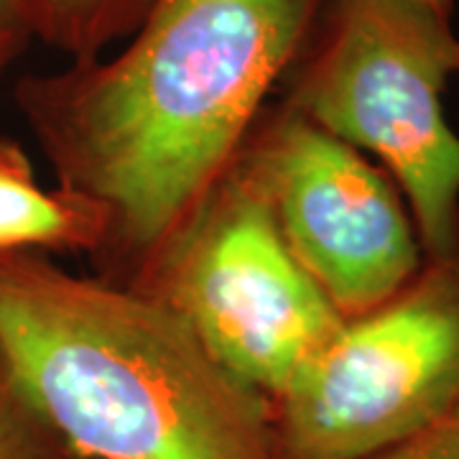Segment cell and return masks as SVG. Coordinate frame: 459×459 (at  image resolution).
Returning <instances> with one entry per match:
<instances>
[{
	"label": "cell",
	"instance_id": "obj_1",
	"mask_svg": "<svg viewBox=\"0 0 459 459\" xmlns=\"http://www.w3.org/2000/svg\"><path fill=\"white\" fill-rule=\"evenodd\" d=\"M325 5L153 0L113 59L18 80V110L59 186L108 217L105 279L146 283L238 166Z\"/></svg>",
	"mask_w": 459,
	"mask_h": 459
},
{
	"label": "cell",
	"instance_id": "obj_2",
	"mask_svg": "<svg viewBox=\"0 0 459 459\" xmlns=\"http://www.w3.org/2000/svg\"><path fill=\"white\" fill-rule=\"evenodd\" d=\"M0 358L72 459H279L268 398L143 289L5 253Z\"/></svg>",
	"mask_w": 459,
	"mask_h": 459
},
{
	"label": "cell",
	"instance_id": "obj_3",
	"mask_svg": "<svg viewBox=\"0 0 459 459\" xmlns=\"http://www.w3.org/2000/svg\"><path fill=\"white\" fill-rule=\"evenodd\" d=\"M459 72L449 18L413 0H327L283 105L376 156L406 197L427 261L459 258V135L444 87Z\"/></svg>",
	"mask_w": 459,
	"mask_h": 459
},
{
	"label": "cell",
	"instance_id": "obj_4",
	"mask_svg": "<svg viewBox=\"0 0 459 459\" xmlns=\"http://www.w3.org/2000/svg\"><path fill=\"white\" fill-rule=\"evenodd\" d=\"M459 403V258L344 319L271 406L279 459H365Z\"/></svg>",
	"mask_w": 459,
	"mask_h": 459
},
{
	"label": "cell",
	"instance_id": "obj_5",
	"mask_svg": "<svg viewBox=\"0 0 459 459\" xmlns=\"http://www.w3.org/2000/svg\"><path fill=\"white\" fill-rule=\"evenodd\" d=\"M135 289L169 304L232 376L268 401L344 325L281 240L240 161Z\"/></svg>",
	"mask_w": 459,
	"mask_h": 459
},
{
	"label": "cell",
	"instance_id": "obj_6",
	"mask_svg": "<svg viewBox=\"0 0 459 459\" xmlns=\"http://www.w3.org/2000/svg\"><path fill=\"white\" fill-rule=\"evenodd\" d=\"M240 166L289 253L344 319L388 301L427 263L391 174L289 105L263 113Z\"/></svg>",
	"mask_w": 459,
	"mask_h": 459
},
{
	"label": "cell",
	"instance_id": "obj_7",
	"mask_svg": "<svg viewBox=\"0 0 459 459\" xmlns=\"http://www.w3.org/2000/svg\"><path fill=\"white\" fill-rule=\"evenodd\" d=\"M108 240V217L82 195L44 189L26 151L0 138V255L5 253H95Z\"/></svg>",
	"mask_w": 459,
	"mask_h": 459
},
{
	"label": "cell",
	"instance_id": "obj_8",
	"mask_svg": "<svg viewBox=\"0 0 459 459\" xmlns=\"http://www.w3.org/2000/svg\"><path fill=\"white\" fill-rule=\"evenodd\" d=\"M33 39L72 62L98 59L105 47L131 36L153 0H13Z\"/></svg>",
	"mask_w": 459,
	"mask_h": 459
},
{
	"label": "cell",
	"instance_id": "obj_9",
	"mask_svg": "<svg viewBox=\"0 0 459 459\" xmlns=\"http://www.w3.org/2000/svg\"><path fill=\"white\" fill-rule=\"evenodd\" d=\"M0 459H72L0 358Z\"/></svg>",
	"mask_w": 459,
	"mask_h": 459
},
{
	"label": "cell",
	"instance_id": "obj_10",
	"mask_svg": "<svg viewBox=\"0 0 459 459\" xmlns=\"http://www.w3.org/2000/svg\"><path fill=\"white\" fill-rule=\"evenodd\" d=\"M365 459H459V403L434 424Z\"/></svg>",
	"mask_w": 459,
	"mask_h": 459
},
{
	"label": "cell",
	"instance_id": "obj_11",
	"mask_svg": "<svg viewBox=\"0 0 459 459\" xmlns=\"http://www.w3.org/2000/svg\"><path fill=\"white\" fill-rule=\"evenodd\" d=\"M31 31L13 0H0V77L31 44Z\"/></svg>",
	"mask_w": 459,
	"mask_h": 459
},
{
	"label": "cell",
	"instance_id": "obj_12",
	"mask_svg": "<svg viewBox=\"0 0 459 459\" xmlns=\"http://www.w3.org/2000/svg\"><path fill=\"white\" fill-rule=\"evenodd\" d=\"M413 3H419V5H427L431 11H437V13H442V16H452V3L455 0H413Z\"/></svg>",
	"mask_w": 459,
	"mask_h": 459
}]
</instances>
